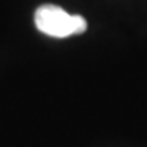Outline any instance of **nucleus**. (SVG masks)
<instances>
[{
	"label": "nucleus",
	"instance_id": "f257e3e1",
	"mask_svg": "<svg viewBox=\"0 0 147 147\" xmlns=\"http://www.w3.org/2000/svg\"><path fill=\"white\" fill-rule=\"evenodd\" d=\"M34 23L41 33L53 38H67L87 30V20L82 15H69L57 5H41L34 13Z\"/></svg>",
	"mask_w": 147,
	"mask_h": 147
}]
</instances>
